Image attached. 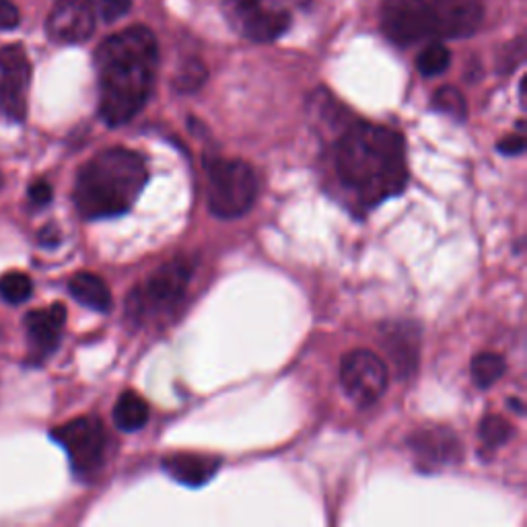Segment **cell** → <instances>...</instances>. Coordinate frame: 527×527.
Wrapping results in <instances>:
<instances>
[{
	"label": "cell",
	"instance_id": "9c48e42d",
	"mask_svg": "<svg viewBox=\"0 0 527 527\" xmlns=\"http://www.w3.org/2000/svg\"><path fill=\"white\" fill-rule=\"evenodd\" d=\"M223 9L243 38L256 44L278 40L291 25V15L285 9L268 7L264 0H225Z\"/></svg>",
	"mask_w": 527,
	"mask_h": 527
},
{
	"label": "cell",
	"instance_id": "ffe728a7",
	"mask_svg": "<svg viewBox=\"0 0 527 527\" xmlns=\"http://www.w3.org/2000/svg\"><path fill=\"white\" fill-rule=\"evenodd\" d=\"M449 62H451V52L447 50V46L441 42H433L418 54L416 68L423 77H439L449 68Z\"/></svg>",
	"mask_w": 527,
	"mask_h": 527
},
{
	"label": "cell",
	"instance_id": "603a6c76",
	"mask_svg": "<svg viewBox=\"0 0 527 527\" xmlns=\"http://www.w3.org/2000/svg\"><path fill=\"white\" fill-rule=\"evenodd\" d=\"M33 293L31 278L23 272H7L0 276V297L11 305L25 303Z\"/></svg>",
	"mask_w": 527,
	"mask_h": 527
},
{
	"label": "cell",
	"instance_id": "83f0119b",
	"mask_svg": "<svg viewBox=\"0 0 527 527\" xmlns=\"http://www.w3.org/2000/svg\"><path fill=\"white\" fill-rule=\"evenodd\" d=\"M40 243L44 245V248H56V245L60 243V231H58V227L46 225L40 231Z\"/></svg>",
	"mask_w": 527,
	"mask_h": 527
},
{
	"label": "cell",
	"instance_id": "7a4b0ae2",
	"mask_svg": "<svg viewBox=\"0 0 527 527\" xmlns=\"http://www.w3.org/2000/svg\"><path fill=\"white\" fill-rule=\"evenodd\" d=\"M334 161L342 186L367 208L398 196L408 182L404 138L385 126L350 124L338 138Z\"/></svg>",
	"mask_w": 527,
	"mask_h": 527
},
{
	"label": "cell",
	"instance_id": "484cf974",
	"mask_svg": "<svg viewBox=\"0 0 527 527\" xmlns=\"http://www.w3.org/2000/svg\"><path fill=\"white\" fill-rule=\"evenodd\" d=\"M21 21L19 9L11 3V0H0V31L15 29Z\"/></svg>",
	"mask_w": 527,
	"mask_h": 527
},
{
	"label": "cell",
	"instance_id": "6da1fadb",
	"mask_svg": "<svg viewBox=\"0 0 527 527\" xmlns=\"http://www.w3.org/2000/svg\"><path fill=\"white\" fill-rule=\"evenodd\" d=\"M157 64V38L145 25L122 29L97 48L99 114L105 124L124 126L143 112L155 87Z\"/></svg>",
	"mask_w": 527,
	"mask_h": 527
},
{
	"label": "cell",
	"instance_id": "ba28073f",
	"mask_svg": "<svg viewBox=\"0 0 527 527\" xmlns=\"http://www.w3.org/2000/svg\"><path fill=\"white\" fill-rule=\"evenodd\" d=\"M340 379L350 400L359 406H371L388 390L390 371L373 350L357 348L342 359Z\"/></svg>",
	"mask_w": 527,
	"mask_h": 527
},
{
	"label": "cell",
	"instance_id": "d4e9b609",
	"mask_svg": "<svg viewBox=\"0 0 527 527\" xmlns=\"http://www.w3.org/2000/svg\"><path fill=\"white\" fill-rule=\"evenodd\" d=\"M27 196H29V202L33 206H40L42 208V206H48L52 202L54 190H52V186L46 180H38V182L29 186Z\"/></svg>",
	"mask_w": 527,
	"mask_h": 527
},
{
	"label": "cell",
	"instance_id": "7c38bea8",
	"mask_svg": "<svg viewBox=\"0 0 527 527\" xmlns=\"http://www.w3.org/2000/svg\"><path fill=\"white\" fill-rule=\"evenodd\" d=\"M418 466L433 472L439 468L455 466L464 460V447L451 429L447 427H423L408 437Z\"/></svg>",
	"mask_w": 527,
	"mask_h": 527
},
{
	"label": "cell",
	"instance_id": "3957f363",
	"mask_svg": "<svg viewBox=\"0 0 527 527\" xmlns=\"http://www.w3.org/2000/svg\"><path fill=\"white\" fill-rule=\"evenodd\" d=\"M149 182L145 157L112 147L89 159L75 182V206L87 221L120 217L132 208Z\"/></svg>",
	"mask_w": 527,
	"mask_h": 527
},
{
	"label": "cell",
	"instance_id": "44dd1931",
	"mask_svg": "<svg viewBox=\"0 0 527 527\" xmlns=\"http://www.w3.org/2000/svg\"><path fill=\"white\" fill-rule=\"evenodd\" d=\"M478 435L486 447L497 449V447H503L511 439L513 427L505 416L488 414L482 418V423L478 427Z\"/></svg>",
	"mask_w": 527,
	"mask_h": 527
},
{
	"label": "cell",
	"instance_id": "ac0fdd59",
	"mask_svg": "<svg viewBox=\"0 0 527 527\" xmlns=\"http://www.w3.org/2000/svg\"><path fill=\"white\" fill-rule=\"evenodd\" d=\"M470 371H472V379L478 388L486 390V388H493V385L505 375L507 363H505V357L499 353H480L478 357H474Z\"/></svg>",
	"mask_w": 527,
	"mask_h": 527
},
{
	"label": "cell",
	"instance_id": "8992f818",
	"mask_svg": "<svg viewBox=\"0 0 527 527\" xmlns=\"http://www.w3.org/2000/svg\"><path fill=\"white\" fill-rule=\"evenodd\" d=\"M208 208L219 219L250 213L258 198V178L250 163L239 159H206Z\"/></svg>",
	"mask_w": 527,
	"mask_h": 527
},
{
	"label": "cell",
	"instance_id": "4fadbf2b",
	"mask_svg": "<svg viewBox=\"0 0 527 527\" xmlns=\"http://www.w3.org/2000/svg\"><path fill=\"white\" fill-rule=\"evenodd\" d=\"M64 324H66V307L62 303H54L46 309H33L25 315L29 363L40 365L56 353V348L62 340Z\"/></svg>",
	"mask_w": 527,
	"mask_h": 527
},
{
	"label": "cell",
	"instance_id": "f1b7e54d",
	"mask_svg": "<svg viewBox=\"0 0 527 527\" xmlns=\"http://www.w3.org/2000/svg\"><path fill=\"white\" fill-rule=\"evenodd\" d=\"M507 404H509V408H513V410H515V414H523V412H525V406H523V402H519V400H515V398H511Z\"/></svg>",
	"mask_w": 527,
	"mask_h": 527
},
{
	"label": "cell",
	"instance_id": "7402d4cb",
	"mask_svg": "<svg viewBox=\"0 0 527 527\" xmlns=\"http://www.w3.org/2000/svg\"><path fill=\"white\" fill-rule=\"evenodd\" d=\"M433 108L439 114H445L453 120H466L468 116V103L466 97L462 95V91L458 87H441L435 95H433Z\"/></svg>",
	"mask_w": 527,
	"mask_h": 527
},
{
	"label": "cell",
	"instance_id": "8fae6325",
	"mask_svg": "<svg viewBox=\"0 0 527 527\" xmlns=\"http://www.w3.org/2000/svg\"><path fill=\"white\" fill-rule=\"evenodd\" d=\"M97 21L95 0H56L48 17L50 40L64 46L87 42Z\"/></svg>",
	"mask_w": 527,
	"mask_h": 527
},
{
	"label": "cell",
	"instance_id": "9a60e30c",
	"mask_svg": "<svg viewBox=\"0 0 527 527\" xmlns=\"http://www.w3.org/2000/svg\"><path fill=\"white\" fill-rule=\"evenodd\" d=\"M221 468V460L204 453H173L163 460V470L180 484L198 488L213 478Z\"/></svg>",
	"mask_w": 527,
	"mask_h": 527
},
{
	"label": "cell",
	"instance_id": "2e32d148",
	"mask_svg": "<svg viewBox=\"0 0 527 527\" xmlns=\"http://www.w3.org/2000/svg\"><path fill=\"white\" fill-rule=\"evenodd\" d=\"M68 291L81 305L97 311L108 313L112 309V293L110 287L103 283V278L91 272H79L68 283Z\"/></svg>",
	"mask_w": 527,
	"mask_h": 527
},
{
	"label": "cell",
	"instance_id": "5bb4252c",
	"mask_svg": "<svg viewBox=\"0 0 527 527\" xmlns=\"http://www.w3.org/2000/svg\"><path fill=\"white\" fill-rule=\"evenodd\" d=\"M383 348L388 353L396 375L404 381L414 375L420 353V330L412 322H392L381 328Z\"/></svg>",
	"mask_w": 527,
	"mask_h": 527
},
{
	"label": "cell",
	"instance_id": "cb8c5ba5",
	"mask_svg": "<svg viewBox=\"0 0 527 527\" xmlns=\"http://www.w3.org/2000/svg\"><path fill=\"white\" fill-rule=\"evenodd\" d=\"M132 0H99L97 11L105 23H116L128 15Z\"/></svg>",
	"mask_w": 527,
	"mask_h": 527
},
{
	"label": "cell",
	"instance_id": "277c9868",
	"mask_svg": "<svg viewBox=\"0 0 527 527\" xmlns=\"http://www.w3.org/2000/svg\"><path fill=\"white\" fill-rule=\"evenodd\" d=\"M480 21V0H385L381 7V29L398 46L468 38Z\"/></svg>",
	"mask_w": 527,
	"mask_h": 527
},
{
	"label": "cell",
	"instance_id": "e0dca14e",
	"mask_svg": "<svg viewBox=\"0 0 527 527\" xmlns=\"http://www.w3.org/2000/svg\"><path fill=\"white\" fill-rule=\"evenodd\" d=\"M149 404L136 392H124L114 406V423L124 433L140 431L149 423Z\"/></svg>",
	"mask_w": 527,
	"mask_h": 527
},
{
	"label": "cell",
	"instance_id": "52a82bcc",
	"mask_svg": "<svg viewBox=\"0 0 527 527\" xmlns=\"http://www.w3.org/2000/svg\"><path fill=\"white\" fill-rule=\"evenodd\" d=\"M52 439L66 451L70 468L81 480H89L101 470L108 449V433L97 416H81L56 427Z\"/></svg>",
	"mask_w": 527,
	"mask_h": 527
},
{
	"label": "cell",
	"instance_id": "4316f807",
	"mask_svg": "<svg viewBox=\"0 0 527 527\" xmlns=\"http://www.w3.org/2000/svg\"><path fill=\"white\" fill-rule=\"evenodd\" d=\"M497 149L503 155H521L525 151V138L521 134H511L501 140Z\"/></svg>",
	"mask_w": 527,
	"mask_h": 527
},
{
	"label": "cell",
	"instance_id": "d6986e66",
	"mask_svg": "<svg viewBox=\"0 0 527 527\" xmlns=\"http://www.w3.org/2000/svg\"><path fill=\"white\" fill-rule=\"evenodd\" d=\"M208 79V70L200 58H188L173 77V89L178 93L190 95L204 87Z\"/></svg>",
	"mask_w": 527,
	"mask_h": 527
},
{
	"label": "cell",
	"instance_id": "5b68a950",
	"mask_svg": "<svg viewBox=\"0 0 527 527\" xmlns=\"http://www.w3.org/2000/svg\"><path fill=\"white\" fill-rule=\"evenodd\" d=\"M194 268L196 264L188 256H178L159 266L143 285L128 295L126 318L134 324H140L149 315L173 311L188 291Z\"/></svg>",
	"mask_w": 527,
	"mask_h": 527
},
{
	"label": "cell",
	"instance_id": "f546056e",
	"mask_svg": "<svg viewBox=\"0 0 527 527\" xmlns=\"http://www.w3.org/2000/svg\"><path fill=\"white\" fill-rule=\"evenodd\" d=\"M0 188H3V173H0Z\"/></svg>",
	"mask_w": 527,
	"mask_h": 527
},
{
	"label": "cell",
	"instance_id": "30bf717a",
	"mask_svg": "<svg viewBox=\"0 0 527 527\" xmlns=\"http://www.w3.org/2000/svg\"><path fill=\"white\" fill-rule=\"evenodd\" d=\"M31 66L21 46L0 48V112L11 122L27 116V89Z\"/></svg>",
	"mask_w": 527,
	"mask_h": 527
}]
</instances>
